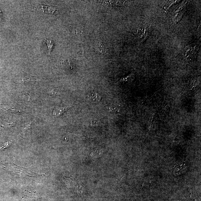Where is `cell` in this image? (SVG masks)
Listing matches in <instances>:
<instances>
[{
	"mask_svg": "<svg viewBox=\"0 0 201 201\" xmlns=\"http://www.w3.org/2000/svg\"><path fill=\"white\" fill-rule=\"evenodd\" d=\"M187 168L186 163L184 162H181L178 163L175 166L174 170V173L175 174H180L185 171Z\"/></svg>",
	"mask_w": 201,
	"mask_h": 201,
	"instance_id": "1",
	"label": "cell"
},
{
	"mask_svg": "<svg viewBox=\"0 0 201 201\" xmlns=\"http://www.w3.org/2000/svg\"><path fill=\"white\" fill-rule=\"evenodd\" d=\"M96 43L95 49L98 53L102 54L106 52L107 48L103 42L98 40Z\"/></svg>",
	"mask_w": 201,
	"mask_h": 201,
	"instance_id": "2",
	"label": "cell"
},
{
	"mask_svg": "<svg viewBox=\"0 0 201 201\" xmlns=\"http://www.w3.org/2000/svg\"><path fill=\"white\" fill-rule=\"evenodd\" d=\"M33 79L31 78V77L26 75H22L19 76L17 78L18 82L22 83H24L25 82H28L30 81L33 80Z\"/></svg>",
	"mask_w": 201,
	"mask_h": 201,
	"instance_id": "3",
	"label": "cell"
},
{
	"mask_svg": "<svg viewBox=\"0 0 201 201\" xmlns=\"http://www.w3.org/2000/svg\"><path fill=\"white\" fill-rule=\"evenodd\" d=\"M106 107L110 112L114 111L116 110V106L113 102H110L106 104Z\"/></svg>",
	"mask_w": 201,
	"mask_h": 201,
	"instance_id": "4",
	"label": "cell"
},
{
	"mask_svg": "<svg viewBox=\"0 0 201 201\" xmlns=\"http://www.w3.org/2000/svg\"><path fill=\"white\" fill-rule=\"evenodd\" d=\"M89 98L92 101L97 102L100 99V97L98 94L95 93H92L89 95Z\"/></svg>",
	"mask_w": 201,
	"mask_h": 201,
	"instance_id": "5",
	"label": "cell"
},
{
	"mask_svg": "<svg viewBox=\"0 0 201 201\" xmlns=\"http://www.w3.org/2000/svg\"><path fill=\"white\" fill-rule=\"evenodd\" d=\"M0 110L5 113H8L10 111H13L14 110L13 108H12L11 106L5 105L0 106Z\"/></svg>",
	"mask_w": 201,
	"mask_h": 201,
	"instance_id": "6",
	"label": "cell"
},
{
	"mask_svg": "<svg viewBox=\"0 0 201 201\" xmlns=\"http://www.w3.org/2000/svg\"><path fill=\"white\" fill-rule=\"evenodd\" d=\"M46 43L48 47L49 55H50L51 51H52V47L54 46V43L50 40H47Z\"/></svg>",
	"mask_w": 201,
	"mask_h": 201,
	"instance_id": "7",
	"label": "cell"
},
{
	"mask_svg": "<svg viewBox=\"0 0 201 201\" xmlns=\"http://www.w3.org/2000/svg\"><path fill=\"white\" fill-rule=\"evenodd\" d=\"M20 97L23 100H29L31 99L30 95L28 94L22 93L20 95Z\"/></svg>",
	"mask_w": 201,
	"mask_h": 201,
	"instance_id": "8",
	"label": "cell"
},
{
	"mask_svg": "<svg viewBox=\"0 0 201 201\" xmlns=\"http://www.w3.org/2000/svg\"><path fill=\"white\" fill-rule=\"evenodd\" d=\"M64 108H59V109H57L55 110L54 113L55 115L59 116L62 114L64 111Z\"/></svg>",
	"mask_w": 201,
	"mask_h": 201,
	"instance_id": "9",
	"label": "cell"
},
{
	"mask_svg": "<svg viewBox=\"0 0 201 201\" xmlns=\"http://www.w3.org/2000/svg\"><path fill=\"white\" fill-rule=\"evenodd\" d=\"M14 123H6L5 124H3V126L4 127H10L11 126H13L14 125Z\"/></svg>",
	"mask_w": 201,
	"mask_h": 201,
	"instance_id": "10",
	"label": "cell"
},
{
	"mask_svg": "<svg viewBox=\"0 0 201 201\" xmlns=\"http://www.w3.org/2000/svg\"><path fill=\"white\" fill-rule=\"evenodd\" d=\"M31 122H30V123H28L27 124V125L25 126L24 129V131H25V130H29V129H30V126H31Z\"/></svg>",
	"mask_w": 201,
	"mask_h": 201,
	"instance_id": "11",
	"label": "cell"
},
{
	"mask_svg": "<svg viewBox=\"0 0 201 201\" xmlns=\"http://www.w3.org/2000/svg\"><path fill=\"white\" fill-rule=\"evenodd\" d=\"M2 15H3V14H2V12L1 10V9H0V20H1L2 18Z\"/></svg>",
	"mask_w": 201,
	"mask_h": 201,
	"instance_id": "12",
	"label": "cell"
}]
</instances>
